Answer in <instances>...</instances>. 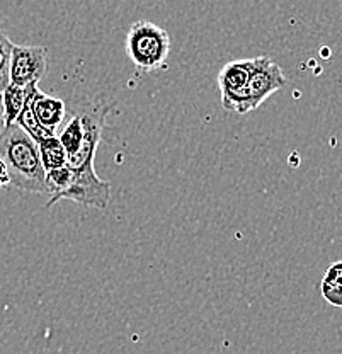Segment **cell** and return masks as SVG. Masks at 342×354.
<instances>
[{"instance_id":"cell-10","label":"cell","mask_w":342,"mask_h":354,"mask_svg":"<svg viewBox=\"0 0 342 354\" xmlns=\"http://www.w3.org/2000/svg\"><path fill=\"white\" fill-rule=\"evenodd\" d=\"M38 152L45 172L67 165V152H65L64 145L57 135L46 136L41 142H38Z\"/></svg>"},{"instance_id":"cell-16","label":"cell","mask_w":342,"mask_h":354,"mask_svg":"<svg viewBox=\"0 0 342 354\" xmlns=\"http://www.w3.org/2000/svg\"><path fill=\"white\" fill-rule=\"evenodd\" d=\"M10 39H9V36L6 35V32H3V29L0 28V46H2V44H6V43H9Z\"/></svg>"},{"instance_id":"cell-3","label":"cell","mask_w":342,"mask_h":354,"mask_svg":"<svg viewBox=\"0 0 342 354\" xmlns=\"http://www.w3.org/2000/svg\"><path fill=\"white\" fill-rule=\"evenodd\" d=\"M126 55L130 62L143 72L162 68L171 53V36L150 21H137L130 26L126 35Z\"/></svg>"},{"instance_id":"cell-13","label":"cell","mask_w":342,"mask_h":354,"mask_svg":"<svg viewBox=\"0 0 342 354\" xmlns=\"http://www.w3.org/2000/svg\"><path fill=\"white\" fill-rule=\"evenodd\" d=\"M12 44V41H9L0 46V92L9 86V65Z\"/></svg>"},{"instance_id":"cell-7","label":"cell","mask_w":342,"mask_h":354,"mask_svg":"<svg viewBox=\"0 0 342 354\" xmlns=\"http://www.w3.org/2000/svg\"><path fill=\"white\" fill-rule=\"evenodd\" d=\"M32 109H35L38 123L53 135L58 130V127L64 123L65 114H67V106L61 99L48 95L41 91H38L35 101H32Z\"/></svg>"},{"instance_id":"cell-6","label":"cell","mask_w":342,"mask_h":354,"mask_svg":"<svg viewBox=\"0 0 342 354\" xmlns=\"http://www.w3.org/2000/svg\"><path fill=\"white\" fill-rule=\"evenodd\" d=\"M46 50L43 46L12 44L9 65V84L26 87L38 84L46 73Z\"/></svg>"},{"instance_id":"cell-9","label":"cell","mask_w":342,"mask_h":354,"mask_svg":"<svg viewBox=\"0 0 342 354\" xmlns=\"http://www.w3.org/2000/svg\"><path fill=\"white\" fill-rule=\"evenodd\" d=\"M320 291L327 304L342 308V261H336L327 268L320 283Z\"/></svg>"},{"instance_id":"cell-14","label":"cell","mask_w":342,"mask_h":354,"mask_svg":"<svg viewBox=\"0 0 342 354\" xmlns=\"http://www.w3.org/2000/svg\"><path fill=\"white\" fill-rule=\"evenodd\" d=\"M10 180H9V174H7V169H6V164L2 162V158H0V189L6 186H9Z\"/></svg>"},{"instance_id":"cell-8","label":"cell","mask_w":342,"mask_h":354,"mask_svg":"<svg viewBox=\"0 0 342 354\" xmlns=\"http://www.w3.org/2000/svg\"><path fill=\"white\" fill-rule=\"evenodd\" d=\"M254 58H251V60L230 62V64H227L222 70H220L218 77H216V84H218L222 97L237 94V92H240L242 88L247 86Z\"/></svg>"},{"instance_id":"cell-12","label":"cell","mask_w":342,"mask_h":354,"mask_svg":"<svg viewBox=\"0 0 342 354\" xmlns=\"http://www.w3.org/2000/svg\"><path fill=\"white\" fill-rule=\"evenodd\" d=\"M58 140H60L65 152H67V158L79 152L84 142V123L79 113L73 114V116L67 121L64 130L58 135Z\"/></svg>"},{"instance_id":"cell-2","label":"cell","mask_w":342,"mask_h":354,"mask_svg":"<svg viewBox=\"0 0 342 354\" xmlns=\"http://www.w3.org/2000/svg\"><path fill=\"white\" fill-rule=\"evenodd\" d=\"M286 77L281 66L267 57L254 58V66L247 86L240 92L222 97V104L227 111L238 114L251 113L257 109L271 94L286 86Z\"/></svg>"},{"instance_id":"cell-4","label":"cell","mask_w":342,"mask_h":354,"mask_svg":"<svg viewBox=\"0 0 342 354\" xmlns=\"http://www.w3.org/2000/svg\"><path fill=\"white\" fill-rule=\"evenodd\" d=\"M108 113L109 106L101 104V102H92V104L84 106L79 111L84 123V142L79 152L67 158V165L70 169L75 171V169L94 167L95 152H97V147L101 143L102 130H104Z\"/></svg>"},{"instance_id":"cell-11","label":"cell","mask_w":342,"mask_h":354,"mask_svg":"<svg viewBox=\"0 0 342 354\" xmlns=\"http://www.w3.org/2000/svg\"><path fill=\"white\" fill-rule=\"evenodd\" d=\"M0 97H2L3 123H6V127H10V124L16 123L17 116H19L21 111H23L26 101L24 87L9 84V86L0 92Z\"/></svg>"},{"instance_id":"cell-5","label":"cell","mask_w":342,"mask_h":354,"mask_svg":"<svg viewBox=\"0 0 342 354\" xmlns=\"http://www.w3.org/2000/svg\"><path fill=\"white\" fill-rule=\"evenodd\" d=\"M70 187L61 194L60 199H70L77 205L94 206L97 209H106L111 201V184L102 180L94 167L75 169ZM58 199V201H60Z\"/></svg>"},{"instance_id":"cell-1","label":"cell","mask_w":342,"mask_h":354,"mask_svg":"<svg viewBox=\"0 0 342 354\" xmlns=\"http://www.w3.org/2000/svg\"><path fill=\"white\" fill-rule=\"evenodd\" d=\"M0 158L14 187L26 193L48 194L38 143L16 123L6 127L0 135Z\"/></svg>"},{"instance_id":"cell-15","label":"cell","mask_w":342,"mask_h":354,"mask_svg":"<svg viewBox=\"0 0 342 354\" xmlns=\"http://www.w3.org/2000/svg\"><path fill=\"white\" fill-rule=\"evenodd\" d=\"M6 130V123H3V109H2V97H0V135Z\"/></svg>"}]
</instances>
